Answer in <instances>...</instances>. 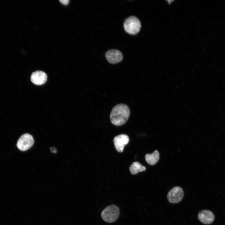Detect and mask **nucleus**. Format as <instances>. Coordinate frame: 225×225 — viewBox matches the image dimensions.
I'll use <instances>...</instances> for the list:
<instances>
[{
	"instance_id": "f8f14e48",
	"label": "nucleus",
	"mask_w": 225,
	"mask_h": 225,
	"mask_svg": "<svg viewBox=\"0 0 225 225\" xmlns=\"http://www.w3.org/2000/svg\"><path fill=\"white\" fill-rule=\"evenodd\" d=\"M59 1L62 4L64 5H67L68 4L69 0H59Z\"/></svg>"
},
{
	"instance_id": "ddd939ff",
	"label": "nucleus",
	"mask_w": 225,
	"mask_h": 225,
	"mask_svg": "<svg viewBox=\"0 0 225 225\" xmlns=\"http://www.w3.org/2000/svg\"><path fill=\"white\" fill-rule=\"evenodd\" d=\"M169 4H170L172 2L173 0H167Z\"/></svg>"
},
{
	"instance_id": "39448f33",
	"label": "nucleus",
	"mask_w": 225,
	"mask_h": 225,
	"mask_svg": "<svg viewBox=\"0 0 225 225\" xmlns=\"http://www.w3.org/2000/svg\"><path fill=\"white\" fill-rule=\"evenodd\" d=\"M34 142L32 136L28 133L22 135L18 140L17 146L21 151H26L33 145Z\"/></svg>"
},
{
	"instance_id": "423d86ee",
	"label": "nucleus",
	"mask_w": 225,
	"mask_h": 225,
	"mask_svg": "<svg viewBox=\"0 0 225 225\" xmlns=\"http://www.w3.org/2000/svg\"><path fill=\"white\" fill-rule=\"evenodd\" d=\"M129 139L126 134H122L115 137L113 140L115 149L117 152H123L125 146L128 143Z\"/></svg>"
},
{
	"instance_id": "7ed1b4c3",
	"label": "nucleus",
	"mask_w": 225,
	"mask_h": 225,
	"mask_svg": "<svg viewBox=\"0 0 225 225\" xmlns=\"http://www.w3.org/2000/svg\"><path fill=\"white\" fill-rule=\"evenodd\" d=\"M125 31L131 34H137L141 28V24L139 19L134 16H131L126 18L123 23Z\"/></svg>"
},
{
	"instance_id": "f03ea898",
	"label": "nucleus",
	"mask_w": 225,
	"mask_h": 225,
	"mask_svg": "<svg viewBox=\"0 0 225 225\" xmlns=\"http://www.w3.org/2000/svg\"><path fill=\"white\" fill-rule=\"evenodd\" d=\"M120 212L118 207L112 204L107 206L102 211L101 216L104 221L112 223L116 221L118 218Z\"/></svg>"
},
{
	"instance_id": "9d476101",
	"label": "nucleus",
	"mask_w": 225,
	"mask_h": 225,
	"mask_svg": "<svg viewBox=\"0 0 225 225\" xmlns=\"http://www.w3.org/2000/svg\"><path fill=\"white\" fill-rule=\"evenodd\" d=\"M160 155L158 151L156 150L152 154H147L145 159L147 163L151 165H155L159 159Z\"/></svg>"
},
{
	"instance_id": "0eeeda50",
	"label": "nucleus",
	"mask_w": 225,
	"mask_h": 225,
	"mask_svg": "<svg viewBox=\"0 0 225 225\" xmlns=\"http://www.w3.org/2000/svg\"><path fill=\"white\" fill-rule=\"evenodd\" d=\"M105 57L108 61L112 64H115L121 62L123 58L121 52L116 49L108 50L106 53Z\"/></svg>"
},
{
	"instance_id": "9b49d317",
	"label": "nucleus",
	"mask_w": 225,
	"mask_h": 225,
	"mask_svg": "<svg viewBox=\"0 0 225 225\" xmlns=\"http://www.w3.org/2000/svg\"><path fill=\"white\" fill-rule=\"evenodd\" d=\"M129 170L131 173L133 175L136 174L139 172L145 171V167L141 164L138 162H133L129 167Z\"/></svg>"
},
{
	"instance_id": "f257e3e1",
	"label": "nucleus",
	"mask_w": 225,
	"mask_h": 225,
	"mask_svg": "<svg viewBox=\"0 0 225 225\" xmlns=\"http://www.w3.org/2000/svg\"><path fill=\"white\" fill-rule=\"evenodd\" d=\"M130 110L128 106L124 104H119L112 108L110 116L111 123L117 126L122 125L128 119Z\"/></svg>"
},
{
	"instance_id": "1a4fd4ad",
	"label": "nucleus",
	"mask_w": 225,
	"mask_h": 225,
	"mask_svg": "<svg viewBox=\"0 0 225 225\" xmlns=\"http://www.w3.org/2000/svg\"><path fill=\"white\" fill-rule=\"evenodd\" d=\"M47 78V74L41 71H38L32 73L31 76L32 82L37 85H41L44 84Z\"/></svg>"
},
{
	"instance_id": "20e7f679",
	"label": "nucleus",
	"mask_w": 225,
	"mask_h": 225,
	"mask_svg": "<svg viewBox=\"0 0 225 225\" xmlns=\"http://www.w3.org/2000/svg\"><path fill=\"white\" fill-rule=\"evenodd\" d=\"M184 195V191L182 188L179 186H175L168 192L167 198L170 203H177L182 199Z\"/></svg>"
},
{
	"instance_id": "6e6552de",
	"label": "nucleus",
	"mask_w": 225,
	"mask_h": 225,
	"mask_svg": "<svg viewBox=\"0 0 225 225\" xmlns=\"http://www.w3.org/2000/svg\"><path fill=\"white\" fill-rule=\"evenodd\" d=\"M198 219L203 224H209L212 223L215 219L214 213L211 211L203 210L200 211L198 214Z\"/></svg>"
}]
</instances>
